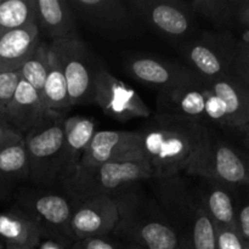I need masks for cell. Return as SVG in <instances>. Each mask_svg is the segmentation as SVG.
Segmentation results:
<instances>
[{
  "label": "cell",
  "mask_w": 249,
  "mask_h": 249,
  "mask_svg": "<svg viewBox=\"0 0 249 249\" xmlns=\"http://www.w3.org/2000/svg\"><path fill=\"white\" fill-rule=\"evenodd\" d=\"M124 70L136 82L155 88L158 91L202 80L187 66L148 56L129 58L124 65Z\"/></svg>",
  "instance_id": "2e32d148"
},
{
  "label": "cell",
  "mask_w": 249,
  "mask_h": 249,
  "mask_svg": "<svg viewBox=\"0 0 249 249\" xmlns=\"http://www.w3.org/2000/svg\"><path fill=\"white\" fill-rule=\"evenodd\" d=\"M17 206L31 214L43 231L44 240H53L72 248L75 242L71 230L74 206L67 196L43 187H22L15 194Z\"/></svg>",
  "instance_id": "9c48e42d"
},
{
  "label": "cell",
  "mask_w": 249,
  "mask_h": 249,
  "mask_svg": "<svg viewBox=\"0 0 249 249\" xmlns=\"http://www.w3.org/2000/svg\"><path fill=\"white\" fill-rule=\"evenodd\" d=\"M46 113L48 111L38 92L21 78L2 119L24 136Z\"/></svg>",
  "instance_id": "ffe728a7"
},
{
  "label": "cell",
  "mask_w": 249,
  "mask_h": 249,
  "mask_svg": "<svg viewBox=\"0 0 249 249\" xmlns=\"http://www.w3.org/2000/svg\"><path fill=\"white\" fill-rule=\"evenodd\" d=\"M152 179L147 157L109 162L97 167H78L74 174L61 184L73 206L101 196H112L123 186Z\"/></svg>",
  "instance_id": "5b68a950"
},
{
  "label": "cell",
  "mask_w": 249,
  "mask_h": 249,
  "mask_svg": "<svg viewBox=\"0 0 249 249\" xmlns=\"http://www.w3.org/2000/svg\"><path fill=\"white\" fill-rule=\"evenodd\" d=\"M95 104L109 118L121 123L148 118L152 112L140 95L105 67H100L95 83Z\"/></svg>",
  "instance_id": "4fadbf2b"
},
{
  "label": "cell",
  "mask_w": 249,
  "mask_h": 249,
  "mask_svg": "<svg viewBox=\"0 0 249 249\" xmlns=\"http://www.w3.org/2000/svg\"><path fill=\"white\" fill-rule=\"evenodd\" d=\"M207 126L201 122L156 113L139 131L152 169V179H164L185 172Z\"/></svg>",
  "instance_id": "7a4b0ae2"
},
{
  "label": "cell",
  "mask_w": 249,
  "mask_h": 249,
  "mask_svg": "<svg viewBox=\"0 0 249 249\" xmlns=\"http://www.w3.org/2000/svg\"><path fill=\"white\" fill-rule=\"evenodd\" d=\"M36 23L0 36V73L18 71L40 43Z\"/></svg>",
  "instance_id": "7402d4cb"
},
{
  "label": "cell",
  "mask_w": 249,
  "mask_h": 249,
  "mask_svg": "<svg viewBox=\"0 0 249 249\" xmlns=\"http://www.w3.org/2000/svg\"><path fill=\"white\" fill-rule=\"evenodd\" d=\"M21 80V72L0 73V118H4L5 111L14 96L16 88Z\"/></svg>",
  "instance_id": "f546056e"
},
{
  "label": "cell",
  "mask_w": 249,
  "mask_h": 249,
  "mask_svg": "<svg viewBox=\"0 0 249 249\" xmlns=\"http://www.w3.org/2000/svg\"><path fill=\"white\" fill-rule=\"evenodd\" d=\"M49 53H50V45L45 41H40L28 60L19 68L21 78L38 92L43 104L44 85L49 70Z\"/></svg>",
  "instance_id": "83f0119b"
},
{
  "label": "cell",
  "mask_w": 249,
  "mask_h": 249,
  "mask_svg": "<svg viewBox=\"0 0 249 249\" xmlns=\"http://www.w3.org/2000/svg\"><path fill=\"white\" fill-rule=\"evenodd\" d=\"M249 187L236 189V231L243 243H249Z\"/></svg>",
  "instance_id": "f1b7e54d"
},
{
  "label": "cell",
  "mask_w": 249,
  "mask_h": 249,
  "mask_svg": "<svg viewBox=\"0 0 249 249\" xmlns=\"http://www.w3.org/2000/svg\"><path fill=\"white\" fill-rule=\"evenodd\" d=\"M23 139L24 136L22 134L15 130L6 121L0 118V150L7 147V146L14 145V143L19 142Z\"/></svg>",
  "instance_id": "836d02e7"
},
{
  "label": "cell",
  "mask_w": 249,
  "mask_h": 249,
  "mask_svg": "<svg viewBox=\"0 0 249 249\" xmlns=\"http://www.w3.org/2000/svg\"><path fill=\"white\" fill-rule=\"evenodd\" d=\"M16 185L7 184V182L0 181V204L6 202L10 197L14 195V190Z\"/></svg>",
  "instance_id": "d590c367"
},
{
  "label": "cell",
  "mask_w": 249,
  "mask_h": 249,
  "mask_svg": "<svg viewBox=\"0 0 249 249\" xmlns=\"http://www.w3.org/2000/svg\"><path fill=\"white\" fill-rule=\"evenodd\" d=\"M237 43L230 31L202 32L178 46V50L187 67L207 84L232 75Z\"/></svg>",
  "instance_id": "52a82bcc"
},
{
  "label": "cell",
  "mask_w": 249,
  "mask_h": 249,
  "mask_svg": "<svg viewBox=\"0 0 249 249\" xmlns=\"http://www.w3.org/2000/svg\"><path fill=\"white\" fill-rule=\"evenodd\" d=\"M77 22L107 40L138 38L145 27L126 0H68Z\"/></svg>",
  "instance_id": "ba28073f"
},
{
  "label": "cell",
  "mask_w": 249,
  "mask_h": 249,
  "mask_svg": "<svg viewBox=\"0 0 249 249\" xmlns=\"http://www.w3.org/2000/svg\"><path fill=\"white\" fill-rule=\"evenodd\" d=\"M145 28L177 46L196 36L197 17L189 1L181 0H126Z\"/></svg>",
  "instance_id": "30bf717a"
},
{
  "label": "cell",
  "mask_w": 249,
  "mask_h": 249,
  "mask_svg": "<svg viewBox=\"0 0 249 249\" xmlns=\"http://www.w3.org/2000/svg\"><path fill=\"white\" fill-rule=\"evenodd\" d=\"M43 100L46 111L50 113L65 117L66 113L72 108L65 75L51 48L49 53V70L44 85Z\"/></svg>",
  "instance_id": "cb8c5ba5"
},
{
  "label": "cell",
  "mask_w": 249,
  "mask_h": 249,
  "mask_svg": "<svg viewBox=\"0 0 249 249\" xmlns=\"http://www.w3.org/2000/svg\"><path fill=\"white\" fill-rule=\"evenodd\" d=\"M207 94L208 89L202 80L160 90L157 97V114L206 124Z\"/></svg>",
  "instance_id": "e0dca14e"
},
{
  "label": "cell",
  "mask_w": 249,
  "mask_h": 249,
  "mask_svg": "<svg viewBox=\"0 0 249 249\" xmlns=\"http://www.w3.org/2000/svg\"><path fill=\"white\" fill-rule=\"evenodd\" d=\"M195 191L216 228L236 230V189L201 178Z\"/></svg>",
  "instance_id": "d6986e66"
},
{
  "label": "cell",
  "mask_w": 249,
  "mask_h": 249,
  "mask_svg": "<svg viewBox=\"0 0 249 249\" xmlns=\"http://www.w3.org/2000/svg\"><path fill=\"white\" fill-rule=\"evenodd\" d=\"M65 178L63 181L74 174L85 148L89 146L96 133V123L83 116L65 118ZM62 181V182H63Z\"/></svg>",
  "instance_id": "603a6c76"
},
{
  "label": "cell",
  "mask_w": 249,
  "mask_h": 249,
  "mask_svg": "<svg viewBox=\"0 0 249 249\" xmlns=\"http://www.w3.org/2000/svg\"><path fill=\"white\" fill-rule=\"evenodd\" d=\"M185 173L215 180L232 189L249 187V153L207 126Z\"/></svg>",
  "instance_id": "8992f818"
},
{
  "label": "cell",
  "mask_w": 249,
  "mask_h": 249,
  "mask_svg": "<svg viewBox=\"0 0 249 249\" xmlns=\"http://www.w3.org/2000/svg\"><path fill=\"white\" fill-rule=\"evenodd\" d=\"M216 249H243V242L237 231L216 228Z\"/></svg>",
  "instance_id": "d6a6232c"
},
{
  "label": "cell",
  "mask_w": 249,
  "mask_h": 249,
  "mask_svg": "<svg viewBox=\"0 0 249 249\" xmlns=\"http://www.w3.org/2000/svg\"><path fill=\"white\" fill-rule=\"evenodd\" d=\"M243 249H249V243H243Z\"/></svg>",
  "instance_id": "ab89813d"
},
{
  "label": "cell",
  "mask_w": 249,
  "mask_h": 249,
  "mask_svg": "<svg viewBox=\"0 0 249 249\" xmlns=\"http://www.w3.org/2000/svg\"><path fill=\"white\" fill-rule=\"evenodd\" d=\"M146 157L139 131H96L78 167H97L109 162ZM77 167V168H78Z\"/></svg>",
  "instance_id": "5bb4252c"
},
{
  "label": "cell",
  "mask_w": 249,
  "mask_h": 249,
  "mask_svg": "<svg viewBox=\"0 0 249 249\" xmlns=\"http://www.w3.org/2000/svg\"><path fill=\"white\" fill-rule=\"evenodd\" d=\"M235 23L249 32V0H237Z\"/></svg>",
  "instance_id": "e575fe53"
},
{
  "label": "cell",
  "mask_w": 249,
  "mask_h": 249,
  "mask_svg": "<svg viewBox=\"0 0 249 249\" xmlns=\"http://www.w3.org/2000/svg\"><path fill=\"white\" fill-rule=\"evenodd\" d=\"M6 249H33V248H6Z\"/></svg>",
  "instance_id": "60d3db41"
},
{
  "label": "cell",
  "mask_w": 249,
  "mask_h": 249,
  "mask_svg": "<svg viewBox=\"0 0 249 249\" xmlns=\"http://www.w3.org/2000/svg\"><path fill=\"white\" fill-rule=\"evenodd\" d=\"M36 23L39 33L51 43L79 38L77 18L68 0H36Z\"/></svg>",
  "instance_id": "ac0fdd59"
},
{
  "label": "cell",
  "mask_w": 249,
  "mask_h": 249,
  "mask_svg": "<svg viewBox=\"0 0 249 249\" xmlns=\"http://www.w3.org/2000/svg\"><path fill=\"white\" fill-rule=\"evenodd\" d=\"M232 75L249 87V39H241L236 48Z\"/></svg>",
  "instance_id": "4dcf8cb0"
},
{
  "label": "cell",
  "mask_w": 249,
  "mask_h": 249,
  "mask_svg": "<svg viewBox=\"0 0 249 249\" xmlns=\"http://www.w3.org/2000/svg\"><path fill=\"white\" fill-rule=\"evenodd\" d=\"M189 5L195 16L213 24L215 31H230L236 26L237 0H191Z\"/></svg>",
  "instance_id": "d4e9b609"
},
{
  "label": "cell",
  "mask_w": 249,
  "mask_h": 249,
  "mask_svg": "<svg viewBox=\"0 0 249 249\" xmlns=\"http://www.w3.org/2000/svg\"><path fill=\"white\" fill-rule=\"evenodd\" d=\"M67 83L72 107L95 104V83L100 66L80 38L50 43Z\"/></svg>",
  "instance_id": "8fae6325"
},
{
  "label": "cell",
  "mask_w": 249,
  "mask_h": 249,
  "mask_svg": "<svg viewBox=\"0 0 249 249\" xmlns=\"http://www.w3.org/2000/svg\"><path fill=\"white\" fill-rule=\"evenodd\" d=\"M1 2H2V0H0V4H1Z\"/></svg>",
  "instance_id": "b9f144b4"
},
{
  "label": "cell",
  "mask_w": 249,
  "mask_h": 249,
  "mask_svg": "<svg viewBox=\"0 0 249 249\" xmlns=\"http://www.w3.org/2000/svg\"><path fill=\"white\" fill-rule=\"evenodd\" d=\"M122 242H123L124 248L125 249H146V248H143L142 246L136 245V243H134V242H129V241H122Z\"/></svg>",
  "instance_id": "f35d334b"
},
{
  "label": "cell",
  "mask_w": 249,
  "mask_h": 249,
  "mask_svg": "<svg viewBox=\"0 0 249 249\" xmlns=\"http://www.w3.org/2000/svg\"><path fill=\"white\" fill-rule=\"evenodd\" d=\"M0 181L12 185L28 181V158L24 139L0 150Z\"/></svg>",
  "instance_id": "484cf974"
},
{
  "label": "cell",
  "mask_w": 249,
  "mask_h": 249,
  "mask_svg": "<svg viewBox=\"0 0 249 249\" xmlns=\"http://www.w3.org/2000/svg\"><path fill=\"white\" fill-rule=\"evenodd\" d=\"M118 224V208L112 196L90 198L74 206L71 230L75 242L84 238L112 236Z\"/></svg>",
  "instance_id": "9a60e30c"
},
{
  "label": "cell",
  "mask_w": 249,
  "mask_h": 249,
  "mask_svg": "<svg viewBox=\"0 0 249 249\" xmlns=\"http://www.w3.org/2000/svg\"><path fill=\"white\" fill-rule=\"evenodd\" d=\"M72 249H125L123 242L113 236L106 237H91L77 241Z\"/></svg>",
  "instance_id": "1f68e13d"
},
{
  "label": "cell",
  "mask_w": 249,
  "mask_h": 249,
  "mask_svg": "<svg viewBox=\"0 0 249 249\" xmlns=\"http://www.w3.org/2000/svg\"><path fill=\"white\" fill-rule=\"evenodd\" d=\"M238 131L241 133V135H242V142L243 145L246 146V148H248L249 150V123L247 125L242 126V128L237 129Z\"/></svg>",
  "instance_id": "74e56055"
},
{
  "label": "cell",
  "mask_w": 249,
  "mask_h": 249,
  "mask_svg": "<svg viewBox=\"0 0 249 249\" xmlns=\"http://www.w3.org/2000/svg\"><path fill=\"white\" fill-rule=\"evenodd\" d=\"M206 124L240 129L249 123V87L233 75L207 83Z\"/></svg>",
  "instance_id": "7c38bea8"
},
{
  "label": "cell",
  "mask_w": 249,
  "mask_h": 249,
  "mask_svg": "<svg viewBox=\"0 0 249 249\" xmlns=\"http://www.w3.org/2000/svg\"><path fill=\"white\" fill-rule=\"evenodd\" d=\"M65 117L48 113L24 135L28 181L36 187L61 185L65 178Z\"/></svg>",
  "instance_id": "277c9868"
},
{
  "label": "cell",
  "mask_w": 249,
  "mask_h": 249,
  "mask_svg": "<svg viewBox=\"0 0 249 249\" xmlns=\"http://www.w3.org/2000/svg\"><path fill=\"white\" fill-rule=\"evenodd\" d=\"M36 249H72L67 246L62 245V243L57 242V241H53V240H41L39 246L36 247Z\"/></svg>",
  "instance_id": "8d00e7d4"
},
{
  "label": "cell",
  "mask_w": 249,
  "mask_h": 249,
  "mask_svg": "<svg viewBox=\"0 0 249 249\" xmlns=\"http://www.w3.org/2000/svg\"><path fill=\"white\" fill-rule=\"evenodd\" d=\"M44 240L36 219L21 207L15 206L0 213V241L6 248L36 249Z\"/></svg>",
  "instance_id": "44dd1931"
},
{
  "label": "cell",
  "mask_w": 249,
  "mask_h": 249,
  "mask_svg": "<svg viewBox=\"0 0 249 249\" xmlns=\"http://www.w3.org/2000/svg\"><path fill=\"white\" fill-rule=\"evenodd\" d=\"M143 182H131L112 195L118 208V224L112 236L146 249H180L167 216Z\"/></svg>",
  "instance_id": "3957f363"
},
{
  "label": "cell",
  "mask_w": 249,
  "mask_h": 249,
  "mask_svg": "<svg viewBox=\"0 0 249 249\" xmlns=\"http://www.w3.org/2000/svg\"><path fill=\"white\" fill-rule=\"evenodd\" d=\"M151 191L169 221L180 249H216V229L195 187L181 175L151 179Z\"/></svg>",
  "instance_id": "6da1fadb"
},
{
  "label": "cell",
  "mask_w": 249,
  "mask_h": 249,
  "mask_svg": "<svg viewBox=\"0 0 249 249\" xmlns=\"http://www.w3.org/2000/svg\"><path fill=\"white\" fill-rule=\"evenodd\" d=\"M33 23H36V0H2L0 36Z\"/></svg>",
  "instance_id": "4316f807"
}]
</instances>
